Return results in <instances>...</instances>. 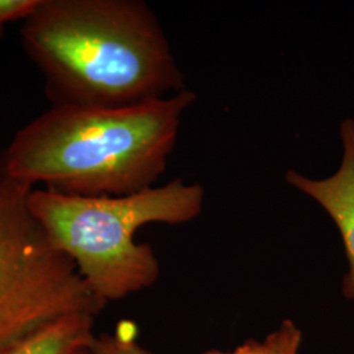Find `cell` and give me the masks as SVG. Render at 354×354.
Returning a JSON list of instances; mask_svg holds the SVG:
<instances>
[{"instance_id": "obj_1", "label": "cell", "mask_w": 354, "mask_h": 354, "mask_svg": "<svg viewBox=\"0 0 354 354\" xmlns=\"http://www.w3.org/2000/svg\"><path fill=\"white\" fill-rule=\"evenodd\" d=\"M20 38L53 105L120 108L187 88L163 28L142 0H39Z\"/></svg>"}, {"instance_id": "obj_2", "label": "cell", "mask_w": 354, "mask_h": 354, "mask_svg": "<svg viewBox=\"0 0 354 354\" xmlns=\"http://www.w3.org/2000/svg\"><path fill=\"white\" fill-rule=\"evenodd\" d=\"M196 102L185 88L120 108L51 105L19 129L0 153V172L66 196H129L155 187Z\"/></svg>"}, {"instance_id": "obj_3", "label": "cell", "mask_w": 354, "mask_h": 354, "mask_svg": "<svg viewBox=\"0 0 354 354\" xmlns=\"http://www.w3.org/2000/svg\"><path fill=\"white\" fill-rule=\"evenodd\" d=\"M201 184L174 178L129 196L80 197L32 189L28 205L105 304L151 288L160 264L136 234L149 223L181 225L201 214Z\"/></svg>"}, {"instance_id": "obj_4", "label": "cell", "mask_w": 354, "mask_h": 354, "mask_svg": "<svg viewBox=\"0 0 354 354\" xmlns=\"http://www.w3.org/2000/svg\"><path fill=\"white\" fill-rule=\"evenodd\" d=\"M30 190L0 172V351L59 317H97L106 306L29 209Z\"/></svg>"}, {"instance_id": "obj_5", "label": "cell", "mask_w": 354, "mask_h": 354, "mask_svg": "<svg viewBox=\"0 0 354 354\" xmlns=\"http://www.w3.org/2000/svg\"><path fill=\"white\" fill-rule=\"evenodd\" d=\"M342 160L340 168L327 178H311L289 169L285 181L317 201L340 231L348 259V272L342 279V294L354 301V120L346 118L340 127Z\"/></svg>"}, {"instance_id": "obj_6", "label": "cell", "mask_w": 354, "mask_h": 354, "mask_svg": "<svg viewBox=\"0 0 354 354\" xmlns=\"http://www.w3.org/2000/svg\"><path fill=\"white\" fill-rule=\"evenodd\" d=\"M96 315L77 313L59 317L3 348L0 354H93Z\"/></svg>"}, {"instance_id": "obj_7", "label": "cell", "mask_w": 354, "mask_h": 354, "mask_svg": "<svg viewBox=\"0 0 354 354\" xmlns=\"http://www.w3.org/2000/svg\"><path fill=\"white\" fill-rule=\"evenodd\" d=\"M302 330L292 320H283L279 328L263 340H250L231 352L209 351L203 354H299Z\"/></svg>"}, {"instance_id": "obj_8", "label": "cell", "mask_w": 354, "mask_h": 354, "mask_svg": "<svg viewBox=\"0 0 354 354\" xmlns=\"http://www.w3.org/2000/svg\"><path fill=\"white\" fill-rule=\"evenodd\" d=\"M93 354H153L138 342L137 326L130 320H122L113 333H102L92 344Z\"/></svg>"}, {"instance_id": "obj_9", "label": "cell", "mask_w": 354, "mask_h": 354, "mask_svg": "<svg viewBox=\"0 0 354 354\" xmlns=\"http://www.w3.org/2000/svg\"><path fill=\"white\" fill-rule=\"evenodd\" d=\"M39 0H0V38L8 23L24 20L35 11Z\"/></svg>"}]
</instances>
